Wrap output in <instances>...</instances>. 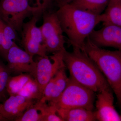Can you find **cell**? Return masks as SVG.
<instances>
[{
  "label": "cell",
  "mask_w": 121,
  "mask_h": 121,
  "mask_svg": "<svg viewBox=\"0 0 121 121\" xmlns=\"http://www.w3.org/2000/svg\"><path fill=\"white\" fill-rule=\"evenodd\" d=\"M69 77L95 93L111 87L95 63L85 52L73 48V51L64 52L63 56Z\"/></svg>",
  "instance_id": "cell-2"
},
{
  "label": "cell",
  "mask_w": 121,
  "mask_h": 121,
  "mask_svg": "<svg viewBox=\"0 0 121 121\" xmlns=\"http://www.w3.org/2000/svg\"><path fill=\"white\" fill-rule=\"evenodd\" d=\"M66 67L60 68L54 76V91L51 100L49 102L54 101L60 96L67 85L69 78L65 72Z\"/></svg>",
  "instance_id": "cell-18"
},
{
  "label": "cell",
  "mask_w": 121,
  "mask_h": 121,
  "mask_svg": "<svg viewBox=\"0 0 121 121\" xmlns=\"http://www.w3.org/2000/svg\"><path fill=\"white\" fill-rule=\"evenodd\" d=\"M11 74L7 66L0 60V102L1 103L8 99L7 83Z\"/></svg>",
  "instance_id": "cell-21"
},
{
  "label": "cell",
  "mask_w": 121,
  "mask_h": 121,
  "mask_svg": "<svg viewBox=\"0 0 121 121\" xmlns=\"http://www.w3.org/2000/svg\"><path fill=\"white\" fill-rule=\"evenodd\" d=\"M18 94L33 100H40L43 96L38 84L33 78L26 83Z\"/></svg>",
  "instance_id": "cell-20"
},
{
  "label": "cell",
  "mask_w": 121,
  "mask_h": 121,
  "mask_svg": "<svg viewBox=\"0 0 121 121\" xmlns=\"http://www.w3.org/2000/svg\"><path fill=\"white\" fill-rule=\"evenodd\" d=\"M103 27L94 30L89 38L100 47H111L121 51V26L114 25H103Z\"/></svg>",
  "instance_id": "cell-11"
},
{
  "label": "cell",
  "mask_w": 121,
  "mask_h": 121,
  "mask_svg": "<svg viewBox=\"0 0 121 121\" xmlns=\"http://www.w3.org/2000/svg\"><path fill=\"white\" fill-rule=\"evenodd\" d=\"M65 52L52 54V56H50V58L53 60L52 62H51L48 56H40L37 62L36 69L33 78L37 82L43 95L44 90L48 83L54 78L60 68L66 67L63 59Z\"/></svg>",
  "instance_id": "cell-8"
},
{
  "label": "cell",
  "mask_w": 121,
  "mask_h": 121,
  "mask_svg": "<svg viewBox=\"0 0 121 121\" xmlns=\"http://www.w3.org/2000/svg\"><path fill=\"white\" fill-rule=\"evenodd\" d=\"M83 52L95 63L105 76L116 96L121 111V51L102 48L88 37L85 42Z\"/></svg>",
  "instance_id": "cell-3"
},
{
  "label": "cell",
  "mask_w": 121,
  "mask_h": 121,
  "mask_svg": "<svg viewBox=\"0 0 121 121\" xmlns=\"http://www.w3.org/2000/svg\"><path fill=\"white\" fill-rule=\"evenodd\" d=\"M5 23L0 19V48L2 44L4 36V30L5 25Z\"/></svg>",
  "instance_id": "cell-25"
},
{
  "label": "cell",
  "mask_w": 121,
  "mask_h": 121,
  "mask_svg": "<svg viewBox=\"0 0 121 121\" xmlns=\"http://www.w3.org/2000/svg\"><path fill=\"white\" fill-rule=\"evenodd\" d=\"M73 0H56L59 7L63 5L70 4Z\"/></svg>",
  "instance_id": "cell-26"
},
{
  "label": "cell",
  "mask_w": 121,
  "mask_h": 121,
  "mask_svg": "<svg viewBox=\"0 0 121 121\" xmlns=\"http://www.w3.org/2000/svg\"><path fill=\"white\" fill-rule=\"evenodd\" d=\"M43 13V23L40 28L47 52L53 54L65 51L64 32L56 12Z\"/></svg>",
  "instance_id": "cell-6"
},
{
  "label": "cell",
  "mask_w": 121,
  "mask_h": 121,
  "mask_svg": "<svg viewBox=\"0 0 121 121\" xmlns=\"http://www.w3.org/2000/svg\"><path fill=\"white\" fill-rule=\"evenodd\" d=\"M33 101L19 94L9 96L1 104L0 112L7 121H15L34 104Z\"/></svg>",
  "instance_id": "cell-12"
},
{
  "label": "cell",
  "mask_w": 121,
  "mask_h": 121,
  "mask_svg": "<svg viewBox=\"0 0 121 121\" xmlns=\"http://www.w3.org/2000/svg\"><path fill=\"white\" fill-rule=\"evenodd\" d=\"M61 27L73 48L83 51L85 42L98 24L103 22V13L95 15L71 4L59 7L56 11Z\"/></svg>",
  "instance_id": "cell-1"
},
{
  "label": "cell",
  "mask_w": 121,
  "mask_h": 121,
  "mask_svg": "<svg viewBox=\"0 0 121 121\" xmlns=\"http://www.w3.org/2000/svg\"><path fill=\"white\" fill-rule=\"evenodd\" d=\"M54 84V78H52L50 82L48 83L44 90L43 96L41 99L39 100L44 102H50L52 98Z\"/></svg>",
  "instance_id": "cell-23"
},
{
  "label": "cell",
  "mask_w": 121,
  "mask_h": 121,
  "mask_svg": "<svg viewBox=\"0 0 121 121\" xmlns=\"http://www.w3.org/2000/svg\"><path fill=\"white\" fill-rule=\"evenodd\" d=\"M113 93L111 87L98 93L94 111L97 121H121V115L114 105Z\"/></svg>",
  "instance_id": "cell-10"
},
{
  "label": "cell",
  "mask_w": 121,
  "mask_h": 121,
  "mask_svg": "<svg viewBox=\"0 0 121 121\" xmlns=\"http://www.w3.org/2000/svg\"><path fill=\"white\" fill-rule=\"evenodd\" d=\"M33 2L35 1V6L40 8L43 12L46 11L51 6L54 0H28Z\"/></svg>",
  "instance_id": "cell-24"
},
{
  "label": "cell",
  "mask_w": 121,
  "mask_h": 121,
  "mask_svg": "<svg viewBox=\"0 0 121 121\" xmlns=\"http://www.w3.org/2000/svg\"><path fill=\"white\" fill-rule=\"evenodd\" d=\"M56 112L63 121H97L94 111L84 108H60L56 110Z\"/></svg>",
  "instance_id": "cell-13"
},
{
  "label": "cell",
  "mask_w": 121,
  "mask_h": 121,
  "mask_svg": "<svg viewBox=\"0 0 121 121\" xmlns=\"http://www.w3.org/2000/svg\"><path fill=\"white\" fill-rule=\"evenodd\" d=\"M110 0H74L70 4L78 9L95 15L105 10Z\"/></svg>",
  "instance_id": "cell-14"
},
{
  "label": "cell",
  "mask_w": 121,
  "mask_h": 121,
  "mask_svg": "<svg viewBox=\"0 0 121 121\" xmlns=\"http://www.w3.org/2000/svg\"><path fill=\"white\" fill-rule=\"evenodd\" d=\"M43 117V121H63L57 114L56 108L46 102L37 100L35 103Z\"/></svg>",
  "instance_id": "cell-19"
},
{
  "label": "cell",
  "mask_w": 121,
  "mask_h": 121,
  "mask_svg": "<svg viewBox=\"0 0 121 121\" xmlns=\"http://www.w3.org/2000/svg\"><path fill=\"white\" fill-rule=\"evenodd\" d=\"M39 16L34 15L28 22L24 23L20 42L25 51L31 55L47 57L41 29L36 25Z\"/></svg>",
  "instance_id": "cell-7"
},
{
  "label": "cell",
  "mask_w": 121,
  "mask_h": 121,
  "mask_svg": "<svg viewBox=\"0 0 121 121\" xmlns=\"http://www.w3.org/2000/svg\"><path fill=\"white\" fill-rule=\"evenodd\" d=\"M33 56L14 43L9 51L6 60L7 67L11 74L16 75L28 73L33 77L36 69L37 62H35Z\"/></svg>",
  "instance_id": "cell-9"
},
{
  "label": "cell",
  "mask_w": 121,
  "mask_h": 121,
  "mask_svg": "<svg viewBox=\"0 0 121 121\" xmlns=\"http://www.w3.org/2000/svg\"><path fill=\"white\" fill-rule=\"evenodd\" d=\"M15 121H43V117L35 103H34Z\"/></svg>",
  "instance_id": "cell-22"
},
{
  "label": "cell",
  "mask_w": 121,
  "mask_h": 121,
  "mask_svg": "<svg viewBox=\"0 0 121 121\" xmlns=\"http://www.w3.org/2000/svg\"><path fill=\"white\" fill-rule=\"evenodd\" d=\"M33 77L29 74L23 73L10 76L7 83V91L9 96L19 94L26 83Z\"/></svg>",
  "instance_id": "cell-17"
},
{
  "label": "cell",
  "mask_w": 121,
  "mask_h": 121,
  "mask_svg": "<svg viewBox=\"0 0 121 121\" xmlns=\"http://www.w3.org/2000/svg\"><path fill=\"white\" fill-rule=\"evenodd\" d=\"M43 13L40 8L31 6L28 0H0V19L20 33L26 18Z\"/></svg>",
  "instance_id": "cell-5"
},
{
  "label": "cell",
  "mask_w": 121,
  "mask_h": 121,
  "mask_svg": "<svg viewBox=\"0 0 121 121\" xmlns=\"http://www.w3.org/2000/svg\"><path fill=\"white\" fill-rule=\"evenodd\" d=\"M17 32L6 24L4 30V36L0 48V55L6 60L9 51L14 43L19 41Z\"/></svg>",
  "instance_id": "cell-16"
},
{
  "label": "cell",
  "mask_w": 121,
  "mask_h": 121,
  "mask_svg": "<svg viewBox=\"0 0 121 121\" xmlns=\"http://www.w3.org/2000/svg\"><path fill=\"white\" fill-rule=\"evenodd\" d=\"M67 86L56 100L48 104L58 109L83 108L94 109L95 93L69 77Z\"/></svg>",
  "instance_id": "cell-4"
},
{
  "label": "cell",
  "mask_w": 121,
  "mask_h": 121,
  "mask_svg": "<svg viewBox=\"0 0 121 121\" xmlns=\"http://www.w3.org/2000/svg\"><path fill=\"white\" fill-rule=\"evenodd\" d=\"M105 11L103 25L121 26V0H110Z\"/></svg>",
  "instance_id": "cell-15"
},
{
  "label": "cell",
  "mask_w": 121,
  "mask_h": 121,
  "mask_svg": "<svg viewBox=\"0 0 121 121\" xmlns=\"http://www.w3.org/2000/svg\"><path fill=\"white\" fill-rule=\"evenodd\" d=\"M1 104V103L0 102V107ZM7 121V120L6 119H5L4 118L2 117L1 114L0 112V121Z\"/></svg>",
  "instance_id": "cell-27"
}]
</instances>
